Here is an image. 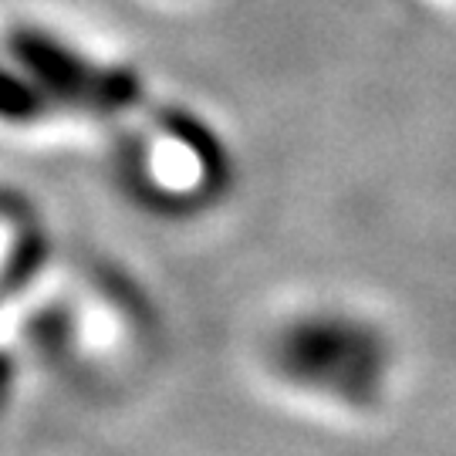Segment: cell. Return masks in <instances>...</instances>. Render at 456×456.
Instances as JSON below:
<instances>
[{"instance_id": "cell-1", "label": "cell", "mask_w": 456, "mask_h": 456, "mask_svg": "<svg viewBox=\"0 0 456 456\" xmlns=\"http://www.w3.org/2000/svg\"><path fill=\"white\" fill-rule=\"evenodd\" d=\"M7 45L17 68L31 75L45 98H58L61 105L85 112H122L139 98V82L132 71L98 65L37 28H14L7 34Z\"/></svg>"}, {"instance_id": "cell-2", "label": "cell", "mask_w": 456, "mask_h": 456, "mask_svg": "<svg viewBox=\"0 0 456 456\" xmlns=\"http://www.w3.org/2000/svg\"><path fill=\"white\" fill-rule=\"evenodd\" d=\"M284 365L308 386L355 395L375 379L379 352L359 328L311 322L284 338Z\"/></svg>"}, {"instance_id": "cell-3", "label": "cell", "mask_w": 456, "mask_h": 456, "mask_svg": "<svg viewBox=\"0 0 456 456\" xmlns=\"http://www.w3.org/2000/svg\"><path fill=\"white\" fill-rule=\"evenodd\" d=\"M45 112H48V98L31 82V75L24 68L0 65V118L14 126H28V122H37Z\"/></svg>"}]
</instances>
